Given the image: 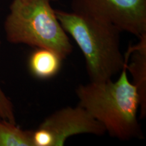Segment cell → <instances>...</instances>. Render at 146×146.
<instances>
[{
    "instance_id": "cell-6",
    "label": "cell",
    "mask_w": 146,
    "mask_h": 146,
    "mask_svg": "<svg viewBox=\"0 0 146 146\" xmlns=\"http://www.w3.org/2000/svg\"><path fill=\"white\" fill-rule=\"evenodd\" d=\"M124 57L125 67L133 77V84L137 91L140 100L139 118L146 116V35L139 38V42L130 46Z\"/></svg>"
},
{
    "instance_id": "cell-9",
    "label": "cell",
    "mask_w": 146,
    "mask_h": 146,
    "mask_svg": "<svg viewBox=\"0 0 146 146\" xmlns=\"http://www.w3.org/2000/svg\"><path fill=\"white\" fill-rule=\"evenodd\" d=\"M1 46V41H0ZM0 118L16 124L14 106L9 98L0 87Z\"/></svg>"
},
{
    "instance_id": "cell-1",
    "label": "cell",
    "mask_w": 146,
    "mask_h": 146,
    "mask_svg": "<svg viewBox=\"0 0 146 146\" xmlns=\"http://www.w3.org/2000/svg\"><path fill=\"white\" fill-rule=\"evenodd\" d=\"M79 103L99 121L106 133L122 141L143 139L139 123L140 100L125 66L117 81L91 82L76 89Z\"/></svg>"
},
{
    "instance_id": "cell-8",
    "label": "cell",
    "mask_w": 146,
    "mask_h": 146,
    "mask_svg": "<svg viewBox=\"0 0 146 146\" xmlns=\"http://www.w3.org/2000/svg\"><path fill=\"white\" fill-rule=\"evenodd\" d=\"M32 133L0 118V146H33Z\"/></svg>"
},
{
    "instance_id": "cell-2",
    "label": "cell",
    "mask_w": 146,
    "mask_h": 146,
    "mask_svg": "<svg viewBox=\"0 0 146 146\" xmlns=\"http://www.w3.org/2000/svg\"><path fill=\"white\" fill-rule=\"evenodd\" d=\"M56 14L83 53L91 82L108 81L121 72L125 60L120 48L119 29L81 11L56 10Z\"/></svg>"
},
{
    "instance_id": "cell-3",
    "label": "cell",
    "mask_w": 146,
    "mask_h": 146,
    "mask_svg": "<svg viewBox=\"0 0 146 146\" xmlns=\"http://www.w3.org/2000/svg\"><path fill=\"white\" fill-rule=\"evenodd\" d=\"M53 1L56 0H13L4 23L7 40L52 49L64 59L69 56L72 45L52 8Z\"/></svg>"
},
{
    "instance_id": "cell-4",
    "label": "cell",
    "mask_w": 146,
    "mask_h": 146,
    "mask_svg": "<svg viewBox=\"0 0 146 146\" xmlns=\"http://www.w3.org/2000/svg\"><path fill=\"white\" fill-rule=\"evenodd\" d=\"M106 133L104 127L84 108L66 107L45 118L33 131V146H63L68 138L80 134L101 136Z\"/></svg>"
},
{
    "instance_id": "cell-5",
    "label": "cell",
    "mask_w": 146,
    "mask_h": 146,
    "mask_svg": "<svg viewBox=\"0 0 146 146\" xmlns=\"http://www.w3.org/2000/svg\"><path fill=\"white\" fill-rule=\"evenodd\" d=\"M72 9L112 24L139 39L146 35V0H72Z\"/></svg>"
},
{
    "instance_id": "cell-7",
    "label": "cell",
    "mask_w": 146,
    "mask_h": 146,
    "mask_svg": "<svg viewBox=\"0 0 146 146\" xmlns=\"http://www.w3.org/2000/svg\"><path fill=\"white\" fill-rule=\"evenodd\" d=\"M63 60L59 53L52 49L35 47L28 60L29 72L37 79H50L59 73Z\"/></svg>"
}]
</instances>
